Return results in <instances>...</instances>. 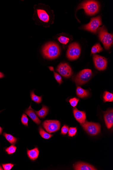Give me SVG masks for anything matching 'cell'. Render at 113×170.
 Here are the masks:
<instances>
[{"mask_svg":"<svg viewBox=\"0 0 113 170\" xmlns=\"http://www.w3.org/2000/svg\"><path fill=\"white\" fill-rule=\"evenodd\" d=\"M102 25L101 18L100 16H98L91 18L90 22L87 24L84 25L82 28L96 34L98 28Z\"/></svg>","mask_w":113,"mask_h":170,"instance_id":"cell-7","label":"cell"},{"mask_svg":"<svg viewBox=\"0 0 113 170\" xmlns=\"http://www.w3.org/2000/svg\"><path fill=\"white\" fill-rule=\"evenodd\" d=\"M28 120L29 119L27 117V115L25 113L23 114L21 118V123L24 125L28 126Z\"/></svg>","mask_w":113,"mask_h":170,"instance_id":"cell-25","label":"cell"},{"mask_svg":"<svg viewBox=\"0 0 113 170\" xmlns=\"http://www.w3.org/2000/svg\"><path fill=\"white\" fill-rule=\"evenodd\" d=\"M36 114L41 119H44L46 116L49 111V109L48 107L44 105H42V108L38 111L34 110Z\"/></svg>","mask_w":113,"mask_h":170,"instance_id":"cell-17","label":"cell"},{"mask_svg":"<svg viewBox=\"0 0 113 170\" xmlns=\"http://www.w3.org/2000/svg\"><path fill=\"white\" fill-rule=\"evenodd\" d=\"M39 149L36 147L31 150L27 149V154L28 157L33 161H35L38 158L39 156Z\"/></svg>","mask_w":113,"mask_h":170,"instance_id":"cell-16","label":"cell"},{"mask_svg":"<svg viewBox=\"0 0 113 170\" xmlns=\"http://www.w3.org/2000/svg\"><path fill=\"white\" fill-rule=\"evenodd\" d=\"M69 130L68 126L65 125L62 128L61 134L63 135H66L68 132Z\"/></svg>","mask_w":113,"mask_h":170,"instance_id":"cell-31","label":"cell"},{"mask_svg":"<svg viewBox=\"0 0 113 170\" xmlns=\"http://www.w3.org/2000/svg\"><path fill=\"white\" fill-rule=\"evenodd\" d=\"M42 53L44 58L50 59H56L61 53V49L59 45L56 43L50 42L46 44L43 47Z\"/></svg>","mask_w":113,"mask_h":170,"instance_id":"cell-1","label":"cell"},{"mask_svg":"<svg viewBox=\"0 0 113 170\" xmlns=\"http://www.w3.org/2000/svg\"><path fill=\"white\" fill-rule=\"evenodd\" d=\"M83 9L88 15H93L97 13L99 10L100 5L96 1H88L84 2L78 7L77 9Z\"/></svg>","mask_w":113,"mask_h":170,"instance_id":"cell-3","label":"cell"},{"mask_svg":"<svg viewBox=\"0 0 113 170\" xmlns=\"http://www.w3.org/2000/svg\"><path fill=\"white\" fill-rule=\"evenodd\" d=\"M92 75V71L90 69H84L76 76L73 80L77 85H83L90 80Z\"/></svg>","mask_w":113,"mask_h":170,"instance_id":"cell-4","label":"cell"},{"mask_svg":"<svg viewBox=\"0 0 113 170\" xmlns=\"http://www.w3.org/2000/svg\"><path fill=\"white\" fill-rule=\"evenodd\" d=\"M35 9V14L36 16L41 22L47 23L50 22L51 20L50 14L46 9L42 8Z\"/></svg>","mask_w":113,"mask_h":170,"instance_id":"cell-9","label":"cell"},{"mask_svg":"<svg viewBox=\"0 0 113 170\" xmlns=\"http://www.w3.org/2000/svg\"><path fill=\"white\" fill-rule=\"evenodd\" d=\"M104 119L106 125L108 129L112 128L113 125V109L108 110L105 112Z\"/></svg>","mask_w":113,"mask_h":170,"instance_id":"cell-12","label":"cell"},{"mask_svg":"<svg viewBox=\"0 0 113 170\" xmlns=\"http://www.w3.org/2000/svg\"><path fill=\"white\" fill-rule=\"evenodd\" d=\"M30 96L31 100L36 103L39 104L42 103V96H38L36 95L35 94L34 91L33 90L30 92Z\"/></svg>","mask_w":113,"mask_h":170,"instance_id":"cell-21","label":"cell"},{"mask_svg":"<svg viewBox=\"0 0 113 170\" xmlns=\"http://www.w3.org/2000/svg\"><path fill=\"white\" fill-rule=\"evenodd\" d=\"M4 169L2 168L1 166H0V170H3Z\"/></svg>","mask_w":113,"mask_h":170,"instance_id":"cell-34","label":"cell"},{"mask_svg":"<svg viewBox=\"0 0 113 170\" xmlns=\"http://www.w3.org/2000/svg\"><path fill=\"white\" fill-rule=\"evenodd\" d=\"M25 112L37 125H39L41 123V121L38 118L37 114H36L34 111V110L31 107V105H30L28 108L26 110Z\"/></svg>","mask_w":113,"mask_h":170,"instance_id":"cell-14","label":"cell"},{"mask_svg":"<svg viewBox=\"0 0 113 170\" xmlns=\"http://www.w3.org/2000/svg\"><path fill=\"white\" fill-rule=\"evenodd\" d=\"M3 136H4L5 138L8 141V142L11 144L15 145L17 141V139L15 138L11 135V134L7 133H4L3 134Z\"/></svg>","mask_w":113,"mask_h":170,"instance_id":"cell-19","label":"cell"},{"mask_svg":"<svg viewBox=\"0 0 113 170\" xmlns=\"http://www.w3.org/2000/svg\"><path fill=\"white\" fill-rule=\"evenodd\" d=\"M58 40L61 44L64 45L66 44L69 41V39L68 37L63 36H61L58 37Z\"/></svg>","mask_w":113,"mask_h":170,"instance_id":"cell-26","label":"cell"},{"mask_svg":"<svg viewBox=\"0 0 113 170\" xmlns=\"http://www.w3.org/2000/svg\"><path fill=\"white\" fill-rule=\"evenodd\" d=\"M79 99L76 97L71 98L69 100V102L72 107H75L77 105Z\"/></svg>","mask_w":113,"mask_h":170,"instance_id":"cell-27","label":"cell"},{"mask_svg":"<svg viewBox=\"0 0 113 170\" xmlns=\"http://www.w3.org/2000/svg\"><path fill=\"white\" fill-rule=\"evenodd\" d=\"M77 131V129L76 128H69L68 131V136L71 137L75 136Z\"/></svg>","mask_w":113,"mask_h":170,"instance_id":"cell-28","label":"cell"},{"mask_svg":"<svg viewBox=\"0 0 113 170\" xmlns=\"http://www.w3.org/2000/svg\"><path fill=\"white\" fill-rule=\"evenodd\" d=\"M76 92L78 97L81 98L87 97L90 95V92L88 90L84 89L80 86L77 87Z\"/></svg>","mask_w":113,"mask_h":170,"instance_id":"cell-18","label":"cell"},{"mask_svg":"<svg viewBox=\"0 0 113 170\" xmlns=\"http://www.w3.org/2000/svg\"><path fill=\"white\" fill-rule=\"evenodd\" d=\"M103 49L99 43L96 44L92 47L91 50V54L99 53L103 51Z\"/></svg>","mask_w":113,"mask_h":170,"instance_id":"cell-23","label":"cell"},{"mask_svg":"<svg viewBox=\"0 0 113 170\" xmlns=\"http://www.w3.org/2000/svg\"><path fill=\"white\" fill-rule=\"evenodd\" d=\"M15 164L12 163L3 164H2L4 170H10L13 168Z\"/></svg>","mask_w":113,"mask_h":170,"instance_id":"cell-30","label":"cell"},{"mask_svg":"<svg viewBox=\"0 0 113 170\" xmlns=\"http://www.w3.org/2000/svg\"><path fill=\"white\" fill-rule=\"evenodd\" d=\"M42 125L45 130L49 133L56 132L61 128V123L58 120H46L43 123Z\"/></svg>","mask_w":113,"mask_h":170,"instance_id":"cell-8","label":"cell"},{"mask_svg":"<svg viewBox=\"0 0 113 170\" xmlns=\"http://www.w3.org/2000/svg\"><path fill=\"white\" fill-rule=\"evenodd\" d=\"M76 170H97L92 165L83 162H78L74 166Z\"/></svg>","mask_w":113,"mask_h":170,"instance_id":"cell-15","label":"cell"},{"mask_svg":"<svg viewBox=\"0 0 113 170\" xmlns=\"http://www.w3.org/2000/svg\"><path fill=\"white\" fill-rule=\"evenodd\" d=\"M56 71L64 77L69 78L73 74L72 69L69 64L66 63H61L57 66Z\"/></svg>","mask_w":113,"mask_h":170,"instance_id":"cell-11","label":"cell"},{"mask_svg":"<svg viewBox=\"0 0 113 170\" xmlns=\"http://www.w3.org/2000/svg\"><path fill=\"white\" fill-rule=\"evenodd\" d=\"M17 149V147L15 146L12 145L10 147L6 148L5 151L8 155H12L15 153Z\"/></svg>","mask_w":113,"mask_h":170,"instance_id":"cell-24","label":"cell"},{"mask_svg":"<svg viewBox=\"0 0 113 170\" xmlns=\"http://www.w3.org/2000/svg\"><path fill=\"white\" fill-rule=\"evenodd\" d=\"M96 67L99 70H104L106 69L107 64L106 59L97 55H94L93 57Z\"/></svg>","mask_w":113,"mask_h":170,"instance_id":"cell-10","label":"cell"},{"mask_svg":"<svg viewBox=\"0 0 113 170\" xmlns=\"http://www.w3.org/2000/svg\"><path fill=\"white\" fill-rule=\"evenodd\" d=\"M81 48L78 43H71L69 45L67 52V57L70 60L78 59L81 53Z\"/></svg>","mask_w":113,"mask_h":170,"instance_id":"cell-5","label":"cell"},{"mask_svg":"<svg viewBox=\"0 0 113 170\" xmlns=\"http://www.w3.org/2000/svg\"><path fill=\"white\" fill-rule=\"evenodd\" d=\"M81 125L84 130L91 135H97L101 132V126L99 123L86 121Z\"/></svg>","mask_w":113,"mask_h":170,"instance_id":"cell-6","label":"cell"},{"mask_svg":"<svg viewBox=\"0 0 113 170\" xmlns=\"http://www.w3.org/2000/svg\"><path fill=\"white\" fill-rule=\"evenodd\" d=\"M74 115L76 120L81 124L86 121V117L85 111H79L75 108L73 110Z\"/></svg>","mask_w":113,"mask_h":170,"instance_id":"cell-13","label":"cell"},{"mask_svg":"<svg viewBox=\"0 0 113 170\" xmlns=\"http://www.w3.org/2000/svg\"><path fill=\"white\" fill-rule=\"evenodd\" d=\"M52 71H54V76L55 79L56 80L57 82L59 84H61L63 82L62 80V77L61 75L55 72L53 70Z\"/></svg>","mask_w":113,"mask_h":170,"instance_id":"cell-29","label":"cell"},{"mask_svg":"<svg viewBox=\"0 0 113 170\" xmlns=\"http://www.w3.org/2000/svg\"><path fill=\"white\" fill-rule=\"evenodd\" d=\"M39 133L42 137L45 139H49L52 137L53 135H50L49 133L45 131L41 126L39 127Z\"/></svg>","mask_w":113,"mask_h":170,"instance_id":"cell-22","label":"cell"},{"mask_svg":"<svg viewBox=\"0 0 113 170\" xmlns=\"http://www.w3.org/2000/svg\"><path fill=\"white\" fill-rule=\"evenodd\" d=\"M98 32L99 39L104 45L105 48L108 50L113 44V34L108 32L104 26L98 29Z\"/></svg>","mask_w":113,"mask_h":170,"instance_id":"cell-2","label":"cell"},{"mask_svg":"<svg viewBox=\"0 0 113 170\" xmlns=\"http://www.w3.org/2000/svg\"><path fill=\"white\" fill-rule=\"evenodd\" d=\"M104 102H113V94L107 91H105L103 96Z\"/></svg>","mask_w":113,"mask_h":170,"instance_id":"cell-20","label":"cell"},{"mask_svg":"<svg viewBox=\"0 0 113 170\" xmlns=\"http://www.w3.org/2000/svg\"><path fill=\"white\" fill-rule=\"evenodd\" d=\"M5 77V76L4 74L0 71V79L3 78Z\"/></svg>","mask_w":113,"mask_h":170,"instance_id":"cell-32","label":"cell"},{"mask_svg":"<svg viewBox=\"0 0 113 170\" xmlns=\"http://www.w3.org/2000/svg\"><path fill=\"white\" fill-rule=\"evenodd\" d=\"M2 111H0V112ZM2 131H3V129L0 126V135H1L2 133Z\"/></svg>","mask_w":113,"mask_h":170,"instance_id":"cell-33","label":"cell"}]
</instances>
